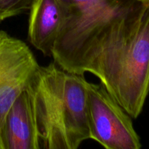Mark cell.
I'll use <instances>...</instances> for the list:
<instances>
[{
    "instance_id": "cell-5",
    "label": "cell",
    "mask_w": 149,
    "mask_h": 149,
    "mask_svg": "<svg viewBox=\"0 0 149 149\" xmlns=\"http://www.w3.org/2000/svg\"><path fill=\"white\" fill-rule=\"evenodd\" d=\"M29 11L28 40L45 57H52L66 20L65 7L59 0H32Z\"/></svg>"
},
{
    "instance_id": "cell-4",
    "label": "cell",
    "mask_w": 149,
    "mask_h": 149,
    "mask_svg": "<svg viewBox=\"0 0 149 149\" xmlns=\"http://www.w3.org/2000/svg\"><path fill=\"white\" fill-rule=\"evenodd\" d=\"M39 66L31 49L23 41L0 30V149L7 111L26 90Z\"/></svg>"
},
{
    "instance_id": "cell-7",
    "label": "cell",
    "mask_w": 149,
    "mask_h": 149,
    "mask_svg": "<svg viewBox=\"0 0 149 149\" xmlns=\"http://www.w3.org/2000/svg\"><path fill=\"white\" fill-rule=\"evenodd\" d=\"M66 11L63 29L77 26L122 7L133 5L138 0H59ZM62 31V30H61Z\"/></svg>"
},
{
    "instance_id": "cell-6",
    "label": "cell",
    "mask_w": 149,
    "mask_h": 149,
    "mask_svg": "<svg viewBox=\"0 0 149 149\" xmlns=\"http://www.w3.org/2000/svg\"><path fill=\"white\" fill-rule=\"evenodd\" d=\"M2 149H36L34 129L26 90L15 100L6 115Z\"/></svg>"
},
{
    "instance_id": "cell-9",
    "label": "cell",
    "mask_w": 149,
    "mask_h": 149,
    "mask_svg": "<svg viewBox=\"0 0 149 149\" xmlns=\"http://www.w3.org/2000/svg\"><path fill=\"white\" fill-rule=\"evenodd\" d=\"M138 1L146 5H149V0H138Z\"/></svg>"
},
{
    "instance_id": "cell-3",
    "label": "cell",
    "mask_w": 149,
    "mask_h": 149,
    "mask_svg": "<svg viewBox=\"0 0 149 149\" xmlns=\"http://www.w3.org/2000/svg\"><path fill=\"white\" fill-rule=\"evenodd\" d=\"M90 139L107 149H139V135L132 117L100 83L87 81Z\"/></svg>"
},
{
    "instance_id": "cell-8",
    "label": "cell",
    "mask_w": 149,
    "mask_h": 149,
    "mask_svg": "<svg viewBox=\"0 0 149 149\" xmlns=\"http://www.w3.org/2000/svg\"><path fill=\"white\" fill-rule=\"evenodd\" d=\"M32 0H0V21L29 10Z\"/></svg>"
},
{
    "instance_id": "cell-2",
    "label": "cell",
    "mask_w": 149,
    "mask_h": 149,
    "mask_svg": "<svg viewBox=\"0 0 149 149\" xmlns=\"http://www.w3.org/2000/svg\"><path fill=\"white\" fill-rule=\"evenodd\" d=\"M86 83L55 61L38 67L25 90L36 149H77L90 139Z\"/></svg>"
},
{
    "instance_id": "cell-1",
    "label": "cell",
    "mask_w": 149,
    "mask_h": 149,
    "mask_svg": "<svg viewBox=\"0 0 149 149\" xmlns=\"http://www.w3.org/2000/svg\"><path fill=\"white\" fill-rule=\"evenodd\" d=\"M70 72L100 79L133 119L149 94V5L110 17L76 42L60 63Z\"/></svg>"
}]
</instances>
